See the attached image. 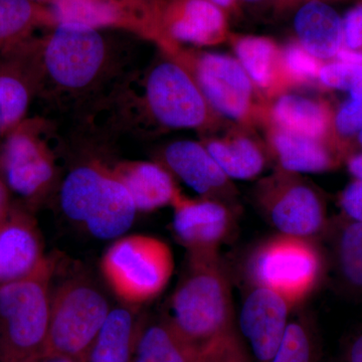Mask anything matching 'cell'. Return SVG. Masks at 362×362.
I'll use <instances>...</instances> for the list:
<instances>
[{
  "instance_id": "d6a6232c",
  "label": "cell",
  "mask_w": 362,
  "mask_h": 362,
  "mask_svg": "<svg viewBox=\"0 0 362 362\" xmlns=\"http://www.w3.org/2000/svg\"><path fill=\"white\" fill-rule=\"evenodd\" d=\"M340 206L349 221L362 223V180L347 185L340 197Z\"/></svg>"
},
{
  "instance_id": "8992f818",
  "label": "cell",
  "mask_w": 362,
  "mask_h": 362,
  "mask_svg": "<svg viewBox=\"0 0 362 362\" xmlns=\"http://www.w3.org/2000/svg\"><path fill=\"white\" fill-rule=\"evenodd\" d=\"M111 308L108 298L92 280L66 279L52 292L45 356L82 362Z\"/></svg>"
},
{
  "instance_id": "f35d334b",
  "label": "cell",
  "mask_w": 362,
  "mask_h": 362,
  "mask_svg": "<svg viewBox=\"0 0 362 362\" xmlns=\"http://www.w3.org/2000/svg\"><path fill=\"white\" fill-rule=\"evenodd\" d=\"M346 362H362V334L350 344Z\"/></svg>"
},
{
  "instance_id": "3957f363",
  "label": "cell",
  "mask_w": 362,
  "mask_h": 362,
  "mask_svg": "<svg viewBox=\"0 0 362 362\" xmlns=\"http://www.w3.org/2000/svg\"><path fill=\"white\" fill-rule=\"evenodd\" d=\"M59 202L66 216L101 240L120 238L132 226L138 213L113 170L99 165L73 169L62 185Z\"/></svg>"
},
{
  "instance_id": "484cf974",
  "label": "cell",
  "mask_w": 362,
  "mask_h": 362,
  "mask_svg": "<svg viewBox=\"0 0 362 362\" xmlns=\"http://www.w3.org/2000/svg\"><path fill=\"white\" fill-rule=\"evenodd\" d=\"M52 20L96 28L129 25L130 16L120 0H52Z\"/></svg>"
},
{
  "instance_id": "74e56055",
  "label": "cell",
  "mask_w": 362,
  "mask_h": 362,
  "mask_svg": "<svg viewBox=\"0 0 362 362\" xmlns=\"http://www.w3.org/2000/svg\"><path fill=\"white\" fill-rule=\"evenodd\" d=\"M335 59L338 61L346 62V63L362 66V49L361 51H351V49L343 47L341 51L338 52Z\"/></svg>"
},
{
  "instance_id": "4fadbf2b",
  "label": "cell",
  "mask_w": 362,
  "mask_h": 362,
  "mask_svg": "<svg viewBox=\"0 0 362 362\" xmlns=\"http://www.w3.org/2000/svg\"><path fill=\"white\" fill-rule=\"evenodd\" d=\"M291 305L261 286L247 291L240 313V327L257 362H271L290 322Z\"/></svg>"
},
{
  "instance_id": "7c38bea8",
  "label": "cell",
  "mask_w": 362,
  "mask_h": 362,
  "mask_svg": "<svg viewBox=\"0 0 362 362\" xmlns=\"http://www.w3.org/2000/svg\"><path fill=\"white\" fill-rule=\"evenodd\" d=\"M171 206L173 233L187 252L220 251L237 226L233 206L218 199H189L180 194Z\"/></svg>"
},
{
  "instance_id": "6da1fadb",
  "label": "cell",
  "mask_w": 362,
  "mask_h": 362,
  "mask_svg": "<svg viewBox=\"0 0 362 362\" xmlns=\"http://www.w3.org/2000/svg\"><path fill=\"white\" fill-rule=\"evenodd\" d=\"M163 317L201 356L235 332L230 281L218 251L187 252Z\"/></svg>"
},
{
  "instance_id": "f546056e",
  "label": "cell",
  "mask_w": 362,
  "mask_h": 362,
  "mask_svg": "<svg viewBox=\"0 0 362 362\" xmlns=\"http://www.w3.org/2000/svg\"><path fill=\"white\" fill-rule=\"evenodd\" d=\"M321 66L320 59L312 56L298 42L281 49V66L285 82L302 84L318 80Z\"/></svg>"
},
{
  "instance_id": "9a60e30c",
  "label": "cell",
  "mask_w": 362,
  "mask_h": 362,
  "mask_svg": "<svg viewBox=\"0 0 362 362\" xmlns=\"http://www.w3.org/2000/svg\"><path fill=\"white\" fill-rule=\"evenodd\" d=\"M47 259L35 220L13 206L0 221V286L32 275Z\"/></svg>"
},
{
  "instance_id": "2e32d148",
  "label": "cell",
  "mask_w": 362,
  "mask_h": 362,
  "mask_svg": "<svg viewBox=\"0 0 362 362\" xmlns=\"http://www.w3.org/2000/svg\"><path fill=\"white\" fill-rule=\"evenodd\" d=\"M163 166L202 197L218 199L233 206L235 189L202 143L180 140L163 152Z\"/></svg>"
},
{
  "instance_id": "cb8c5ba5",
  "label": "cell",
  "mask_w": 362,
  "mask_h": 362,
  "mask_svg": "<svg viewBox=\"0 0 362 362\" xmlns=\"http://www.w3.org/2000/svg\"><path fill=\"white\" fill-rule=\"evenodd\" d=\"M204 146L230 180H249L266 168L267 157L261 146L244 135L211 139Z\"/></svg>"
},
{
  "instance_id": "277c9868",
  "label": "cell",
  "mask_w": 362,
  "mask_h": 362,
  "mask_svg": "<svg viewBox=\"0 0 362 362\" xmlns=\"http://www.w3.org/2000/svg\"><path fill=\"white\" fill-rule=\"evenodd\" d=\"M323 267L316 240L277 233L252 250L246 274L250 285L277 293L294 309L316 289Z\"/></svg>"
},
{
  "instance_id": "5b68a950",
  "label": "cell",
  "mask_w": 362,
  "mask_h": 362,
  "mask_svg": "<svg viewBox=\"0 0 362 362\" xmlns=\"http://www.w3.org/2000/svg\"><path fill=\"white\" fill-rule=\"evenodd\" d=\"M101 270L123 303L140 306L164 291L173 277L175 259L163 240L151 235H125L105 252Z\"/></svg>"
},
{
  "instance_id": "e575fe53",
  "label": "cell",
  "mask_w": 362,
  "mask_h": 362,
  "mask_svg": "<svg viewBox=\"0 0 362 362\" xmlns=\"http://www.w3.org/2000/svg\"><path fill=\"white\" fill-rule=\"evenodd\" d=\"M228 362H252L246 347L240 342L237 333L230 338L228 345Z\"/></svg>"
},
{
  "instance_id": "1f68e13d",
  "label": "cell",
  "mask_w": 362,
  "mask_h": 362,
  "mask_svg": "<svg viewBox=\"0 0 362 362\" xmlns=\"http://www.w3.org/2000/svg\"><path fill=\"white\" fill-rule=\"evenodd\" d=\"M343 21V40L345 49H362V4L350 8Z\"/></svg>"
},
{
  "instance_id": "d590c367",
  "label": "cell",
  "mask_w": 362,
  "mask_h": 362,
  "mask_svg": "<svg viewBox=\"0 0 362 362\" xmlns=\"http://www.w3.org/2000/svg\"><path fill=\"white\" fill-rule=\"evenodd\" d=\"M354 71L347 92H349L350 99L362 101V66L354 65Z\"/></svg>"
},
{
  "instance_id": "ffe728a7",
  "label": "cell",
  "mask_w": 362,
  "mask_h": 362,
  "mask_svg": "<svg viewBox=\"0 0 362 362\" xmlns=\"http://www.w3.org/2000/svg\"><path fill=\"white\" fill-rule=\"evenodd\" d=\"M129 192L138 211H153L173 204L180 194L173 175L154 162H128L113 170Z\"/></svg>"
},
{
  "instance_id": "d4e9b609",
  "label": "cell",
  "mask_w": 362,
  "mask_h": 362,
  "mask_svg": "<svg viewBox=\"0 0 362 362\" xmlns=\"http://www.w3.org/2000/svg\"><path fill=\"white\" fill-rule=\"evenodd\" d=\"M201 357L162 317L154 322L144 319L132 362H199Z\"/></svg>"
},
{
  "instance_id": "7402d4cb",
  "label": "cell",
  "mask_w": 362,
  "mask_h": 362,
  "mask_svg": "<svg viewBox=\"0 0 362 362\" xmlns=\"http://www.w3.org/2000/svg\"><path fill=\"white\" fill-rule=\"evenodd\" d=\"M237 61L256 89L274 92L285 82L281 49L274 40L259 35H230Z\"/></svg>"
},
{
  "instance_id": "d6986e66",
  "label": "cell",
  "mask_w": 362,
  "mask_h": 362,
  "mask_svg": "<svg viewBox=\"0 0 362 362\" xmlns=\"http://www.w3.org/2000/svg\"><path fill=\"white\" fill-rule=\"evenodd\" d=\"M144 319L139 306H112L82 362H132Z\"/></svg>"
},
{
  "instance_id": "7bdbcfd3",
  "label": "cell",
  "mask_w": 362,
  "mask_h": 362,
  "mask_svg": "<svg viewBox=\"0 0 362 362\" xmlns=\"http://www.w3.org/2000/svg\"><path fill=\"white\" fill-rule=\"evenodd\" d=\"M358 141L362 148V130L361 131V132L358 133Z\"/></svg>"
},
{
  "instance_id": "52a82bcc",
  "label": "cell",
  "mask_w": 362,
  "mask_h": 362,
  "mask_svg": "<svg viewBox=\"0 0 362 362\" xmlns=\"http://www.w3.org/2000/svg\"><path fill=\"white\" fill-rule=\"evenodd\" d=\"M255 197L278 233L316 240L327 226L320 194L297 173L279 169L259 183Z\"/></svg>"
},
{
  "instance_id": "60d3db41",
  "label": "cell",
  "mask_w": 362,
  "mask_h": 362,
  "mask_svg": "<svg viewBox=\"0 0 362 362\" xmlns=\"http://www.w3.org/2000/svg\"><path fill=\"white\" fill-rule=\"evenodd\" d=\"M209 1L214 2V4L220 6L226 13H233V11H237L238 6H239L237 0H209Z\"/></svg>"
},
{
  "instance_id": "e0dca14e",
  "label": "cell",
  "mask_w": 362,
  "mask_h": 362,
  "mask_svg": "<svg viewBox=\"0 0 362 362\" xmlns=\"http://www.w3.org/2000/svg\"><path fill=\"white\" fill-rule=\"evenodd\" d=\"M169 39L194 45H214L230 37L228 13L209 0H173L161 14Z\"/></svg>"
},
{
  "instance_id": "30bf717a",
  "label": "cell",
  "mask_w": 362,
  "mask_h": 362,
  "mask_svg": "<svg viewBox=\"0 0 362 362\" xmlns=\"http://www.w3.org/2000/svg\"><path fill=\"white\" fill-rule=\"evenodd\" d=\"M192 75L211 111L235 122L250 120L256 87L237 59L204 52L195 59Z\"/></svg>"
},
{
  "instance_id": "ac0fdd59",
  "label": "cell",
  "mask_w": 362,
  "mask_h": 362,
  "mask_svg": "<svg viewBox=\"0 0 362 362\" xmlns=\"http://www.w3.org/2000/svg\"><path fill=\"white\" fill-rule=\"evenodd\" d=\"M297 42L312 56L337 58L344 47L342 16L324 0H305L294 18Z\"/></svg>"
},
{
  "instance_id": "ee69618b",
  "label": "cell",
  "mask_w": 362,
  "mask_h": 362,
  "mask_svg": "<svg viewBox=\"0 0 362 362\" xmlns=\"http://www.w3.org/2000/svg\"><path fill=\"white\" fill-rule=\"evenodd\" d=\"M33 1L37 2V4H40V2H42V1H47V0H33Z\"/></svg>"
},
{
  "instance_id": "83f0119b",
  "label": "cell",
  "mask_w": 362,
  "mask_h": 362,
  "mask_svg": "<svg viewBox=\"0 0 362 362\" xmlns=\"http://www.w3.org/2000/svg\"><path fill=\"white\" fill-rule=\"evenodd\" d=\"M335 263L343 282L362 292V223L347 221L334 243Z\"/></svg>"
},
{
  "instance_id": "7a4b0ae2",
  "label": "cell",
  "mask_w": 362,
  "mask_h": 362,
  "mask_svg": "<svg viewBox=\"0 0 362 362\" xmlns=\"http://www.w3.org/2000/svg\"><path fill=\"white\" fill-rule=\"evenodd\" d=\"M51 259L32 275L0 286V362H37L47 354Z\"/></svg>"
},
{
  "instance_id": "9c48e42d",
  "label": "cell",
  "mask_w": 362,
  "mask_h": 362,
  "mask_svg": "<svg viewBox=\"0 0 362 362\" xmlns=\"http://www.w3.org/2000/svg\"><path fill=\"white\" fill-rule=\"evenodd\" d=\"M145 90L150 113L164 127L197 129L211 121L213 111L194 76L175 62L154 66Z\"/></svg>"
},
{
  "instance_id": "f1b7e54d",
  "label": "cell",
  "mask_w": 362,
  "mask_h": 362,
  "mask_svg": "<svg viewBox=\"0 0 362 362\" xmlns=\"http://www.w3.org/2000/svg\"><path fill=\"white\" fill-rule=\"evenodd\" d=\"M271 362H318L315 333L306 317L290 320Z\"/></svg>"
},
{
  "instance_id": "836d02e7",
  "label": "cell",
  "mask_w": 362,
  "mask_h": 362,
  "mask_svg": "<svg viewBox=\"0 0 362 362\" xmlns=\"http://www.w3.org/2000/svg\"><path fill=\"white\" fill-rule=\"evenodd\" d=\"M233 334L202 354L199 362H228V345Z\"/></svg>"
},
{
  "instance_id": "ba28073f",
  "label": "cell",
  "mask_w": 362,
  "mask_h": 362,
  "mask_svg": "<svg viewBox=\"0 0 362 362\" xmlns=\"http://www.w3.org/2000/svg\"><path fill=\"white\" fill-rule=\"evenodd\" d=\"M37 57V66L58 87L80 90L89 87L104 69V37L96 28L57 23Z\"/></svg>"
},
{
  "instance_id": "b9f144b4",
  "label": "cell",
  "mask_w": 362,
  "mask_h": 362,
  "mask_svg": "<svg viewBox=\"0 0 362 362\" xmlns=\"http://www.w3.org/2000/svg\"><path fill=\"white\" fill-rule=\"evenodd\" d=\"M238 4L243 2V4H252V6H261V4H269V2H280L281 4H288L293 0H237Z\"/></svg>"
},
{
  "instance_id": "8fae6325",
  "label": "cell",
  "mask_w": 362,
  "mask_h": 362,
  "mask_svg": "<svg viewBox=\"0 0 362 362\" xmlns=\"http://www.w3.org/2000/svg\"><path fill=\"white\" fill-rule=\"evenodd\" d=\"M0 173L11 194L28 201L42 197L54 180V161L25 121L2 138Z\"/></svg>"
},
{
  "instance_id": "4dcf8cb0",
  "label": "cell",
  "mask_w": 362,
  "mask_h": 362,
  "mask_svg": "<svg viewBox=\"0 0 362 362\" xmlns=\"http://www.w3.org/2000/svg\"><path fill=\"white\" fill-rule=\"evenodd\" d=\"M334 127L345 137L358 135L362 130V101L347 100L338 109L334 118Z\"/></svg>"
},
{
  "instance_id": "5bb4252c",
  "label": "cell",
  "mask_w": 362,
  "mask_h": 362,
  "mask_svg": "<svg viewBox=\"0 0 362 362\" xmlns=\"http://www.w3.org/2000/svg\"><path fill=\"white\" fill-rule=\"evenodd\" d=\"M40 70L35 52L23 45L0 52V139L25 121Z\"/></svg>"
},
{
  "instance_id": "ab89813d",
  "label": "cell",
  "mask_w": 362,
  "mask_h": 362,
  "mask_svg": "<svg viewBox=\"0 0 362 362\" xmlns=\"http://www.w3.org/2000/svg\"><path fill=\"white\" fill-rule=\"evenodd\" d=\"M347 166L349 173L356 177V180H362V153L350 157Z\"/></svg>"
},
{
  "instance_id": "4316f807",
  "label": "cell",
  "mask_w": 362,
  "mask_h": 362,
  "mask_svg": "<svg viewBox=\"0 0 362 362\" xmlns=\"http://www.w3.org/2000/svg\"><path fill=\"white\" fill-rule=\"evenodd\" d=\"M54 21L33 0H0V52L25 42L30 30L45 21Z\"/></svg>"
},
{
  "instance_id": "44dd1931",
  "label": "cell",
  "mask_w": 362,
  "mask_h": 362,
  "mask_svg": "<svg viewBox=\"0 0 362 362\" xmlns=\"http://www.w3.org/2000/svg\"><path fill=\"white\" fill-rule=\"evenodd\" d=\"M270 145L279 168L288 173H323L335 164L334 157L323 141L290 131L273 127Z\"/></svg>"
},
{
  "instance_id": "603a6c76",
  "label": "cell",
  "mask_w": 362,
  "mask_h": 362,
  "mask_svg": "<svg viewBox=\"0 0 362 362\" xmlns=\"http://www.w3.org/2000/svg\"><path fill=\"white\" fill-rule=\"evenodd\" d=\"M273 127L323 141L330 128V113L322 102L302 95H281L270 110Z\"/></svg>"
},
{
  "instance_id": "8d00e7d4",
  "label": "cell",
  "mask_w": 362,
  "mask_h": 362,
  "mask_svg": "<svg viewBox=\"0 0 362 362\" xmlns=\"http://www.w3.org/2000/svg\"><path fill=\"white\" fill-rule=\"evenodd\" d=\"M11 192L7 187L6 181L0 173V221L4 220L13 209L11 201Z\"/></svg>"
}]
</instances>
